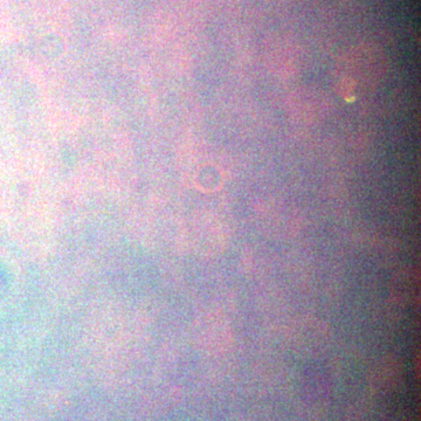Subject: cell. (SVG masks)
<instances>
[{"mask_svg":"<svg viewBox=\"0 0 421 421\" xmlns=\"http://www.w3.org/2000/svg\"><path fill=\"white\" fill-rule=\"evenodd\" d=\"M329 340V333L322 322L317 319H303L297 322L292 333L293 347L304 355L321 352Z\"/></svg>","mask_w":421,"mask_h":421,"instance_id":"cell-1","label":"cell"},{"mask_svg":"<svg viewBox=\"0 0 421 421\" xmlns=\"http://www.w3.org/2000/svg\"><path fill=\"white\" fill-rule=\"evenodd\" d=\"M420 278L415 269L405 268L398 271L391 283V293L398 302L403 304H412L419 299Z\"/></svg>","mask_w":421,"mask_h":421,"instance_id":"cell-2","label":"cell"}]
</instances>
